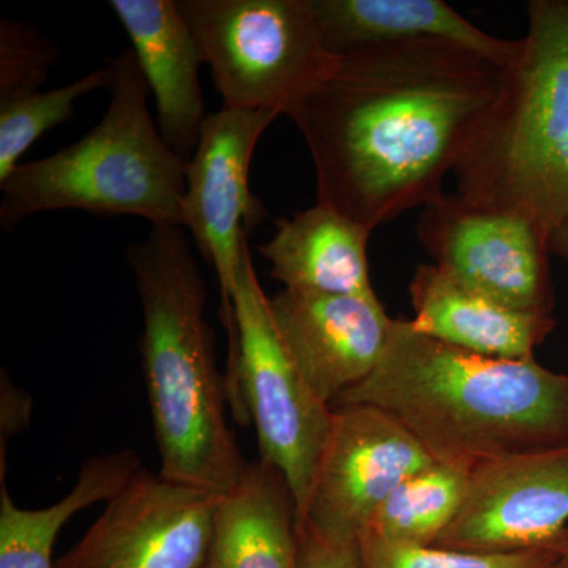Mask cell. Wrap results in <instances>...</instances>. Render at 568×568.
<instances>
[{
    "label": "cell",
    "mask_w": 568,
    "mask_h": 568,
    "mask_svg": "<svg viewBox=\"0 0 568 568\" xmlns=\"http://www.w3.org/2000/svg\"><path fill=\"white\" fill-rule=\"evenodd\" d=\"M517 61L455 164L467 204L530 220L545 241L568 209V0H532Z\"/></svg>",
    "instance_id": "4"
},
{
    "label": "cell",
    "mask_w": 568,
    "mask_h": 568,
    "mask_svg": "<svg viewBox=\"0 0 568 568\" xmlns=\"http://www.w3.org/2000/svg\"><path fill=\"white\" fill-rule=\"evenodd\" d=\"M111 93L102 121L74 144L18 164L0 182L3 233L41 212L133 215L183 227L189 162L164 141L149 111L148 81L130 50L106 59Z\"/></svg>",
    "instance_id": "5"
},
{
    "label": "cell",
    "mask_w": 568,
    "mask_h": 568,
    "mask_svg": "<svg viewBox=\"0 0 568 568\" xmlns=\"http://www.w3.org/2000/svg\"><path fill=\"white\" fill-rule=\"evenodd\" d=\"M268 304L287 354L328 406L372 375L386 353L394 320L379 298L284 287Z\"/></svg>",
    "instance_id": "13"
},
{
    "label": "cell",
    "mask_w": 568,
    "mask_h": 568,
    "mask_svg": "<svg viewBox=\"0 0 568 568\" xmlns=\"http://www.w3.org/2000/svg\"><path fill=\"white\" fill-rule=\"evenodd\" d=\"M418 334L487 357H534V351L556 327L548 313L511 308L470 290L435 264H420L409 284Z\"/></svg>",
    "instance_id": "16"
},
{
    "label": "cell",
    "mask_w": 568,
    "mask_h": 568,
    "mask_svg": "<svg viewBox=\"0 0 568 568\" xmlns=\"http://www.w3.org/2000/svg\"><path fill=\"white\" fill-rule=\"evenodd\" d=\"M373 231L331 205L317 203L275 220L271 241L257 246L271 276L287 290L377 298L369 280Z\"/></svg>",
    "instance_id": "17"
},
{
    "label": "cell",
    "mask_w": 568,
    "mask_h": 568,
    "mask_svg": "<svg viewBox=\"0 0 568 568\" xmlns=\"http://www.w3.org/2000/svg\"><path fill=\"white\" fill-rule=\"evenodd\" d=\"M250 254L248 241L233 291L237 349L227 361L226 392L237 416L253 422L260 462L286 478L304 514L334 409L317 398L287 354Z\"/></svg>",
    "instance_id": "7"
},
{
    "label": "cell",
    "mask_w": 568,
    "mask_h": 568,
    "mask_svg": "<svg viewBox=\"0 0 568 568\" xmlns=\"http://www.w3.org/2000/svg\"><path fill=\"white\" fill-rule=\"evenodd\" d=\"M549 568H568V551L566 555H560Z\"/></svg>",
    "instance_id": "26"
},
{
    "label": "cell",
    "mask_w": 568,
    "mask_h": 568,
    "mask_svg": "<svg viewBox=\"0 0 568 568\" xmlns=\"http://www.w3.org/2000/svg\"><path fill=\"white\" fill-rule=\"evenodd\" d=\"M504 78L503 67L444 41L338 58L286 111L312 155L317 203L375 231L443 196Z\"/></svg>",
    "instance_id": "1"
},
{
    "label": "cell",
    "mask_w": 568,
    "mask_h": 568,
    "mask_svg": "<svg viewBox=\"0 0 568 568\" xmlns=\"http://www.w3.org/2000/svg\"><path fill=\"white\" fill-rule=\"evenodd\" d=\"M433 547L480 555H566L568 446L474 466L465 503Z\"/></svg>",
    "instance_id": "11"
},
{
    "label": "cell",
    "mask_w": 568,
    "mask_h": 568,
    "mask_svg": "<svg viewBox=\"0 0 568 568\" xmlns=\"http://www.w3.org/2000/svg\"><path fill=\"white\" fill-rule=\"evenodd\" d=\"M110 7L155 99L160 133L189 162L209 114L200 81L203 54L178 0H111Z\"/></svg>",
    "instance_id": "14"
},
{
    "label": "cell",
    "mask_w": 568,
    "mask_h": 568,
    "mask_svg": "<svg viewBox=\"0 0 568 568\" xmlns=\"http://www.w3.org/2000/svg\"><path fill=\"white\" fill-rule=\"evenodd\" d=\"M110 81V67L104 65L63 88L0 100V182L21 164V156L37 140L74 118L77 100L108 89Z\"/></svg>",
    "instance_id": "21"
},
{
    "label": "cell",
    "mask_w": 568,
    "mask_h": 568,
    "mask_svg": "<svg viewBox=\"0 0 568 568\" xmlns=\"http://www.w3.org/2000/svg\"><path fill=\"white\" fill-rule=\"evenodd\" d=\"M205 568H301L297 506L274 466L248 463L222 496Z\"/></svg>",
    "instance_id": "18"
},
{
    "label": "cell",
    "mask_w": 568,
    "mask_h": 568,
    "mask_svg": "<svg viewBox=\"0 0 568 568\" xmlns=\"http://www.w3.org/2000/svg\"><path fill=\"white\" fill-rule=\"evenodd\" d=\"M142 308L141 353L164 478L226 495L248 463L226 417V379L205 320L207 287L181 226L126 246Z\"/></svg>",
    "instance_id": "3"
},
{
    "label": "cell",
    "mask_w": 568,
    "mask_h": 568,
    "mask_svg": "<svg viewBox=\"0 0 568 568\" xmlns=\"http://www.w3.org/2000/svg\"><path fill=\"white\" fill-rule=\"evenodd\" d=\"M470 470L436 459L395 488L362 536L433 547L465 503Z\"/></svg>",
    "instance_id": "20"
},
{
    "label": "cell",
    "mask_w": 568,
    "mask_h": 568,
    "mask_svg": "<svg viewBox=\"0 0 568 568\" xmlns=\"http://www.w3.org/2000/svg\"><path fill=\"white\" fill-rule=\"evenodd\" d=\"M548 252L559 254L568 263V209L549 237Z\"/></svg>",
    "instance_id": "25"
},
{
    "label": "cell",
    "mask_w": 568,
    "mask_h": 568,
    "mask_svg": "<svg viewBox=\"0 0 568 568\" xmlns=\"http://www.w3.org/2000/svg\"><path fill=\"white\" fill-rule=\"evenodd\" d=\"M58 61V44L44 33L26 22L0 20V100L40 92Z\"/></svg>",
    "instance_id": "23"
},
{
    "label": "cell",
    "mask_w": 568,
    "mask_h": 568,
    "mask_svg": "<svg viewBox=\"0 0 568 568\" xmlns=\"http://www.w3.org/2000/svg\"><path fill=\"white\" fill-rule=\"evenodd\" d=\"M379 407L437 462L473 469L525 452L568 446V375L536 357H487L392 325L379 365L332 407Z\"/></svg>",
    "instance_id": "2"
},
{
    "label": "cell",
    "mask_w": 568,
    "mask_h": 568,
    "mask_svg": "<svg viewBox=\"0 0 568 568\" xmlns=\"http://www.w3.org/2000/svg\"><path fill=\"white\" fill-rule=\"evenodd\" d=\"M301 568H358V547L332 544L298 526Z\"/></svg>",
    "instance_id": "24"
},
{
    "label": "cell",
    "mask_w": 568,
    "mask_h": 568,
    "mask_svg": "<svg viewBox=\"0 0 568 568\" xmlns=\"http://www.w3.org/2000/svg\"><path fill=\"white\" fill-rule=\"evenodd\" d=\"M559 556L555 551L480 555L395 544L372 536L358 540V568H549Z\"/></svg>",
    "instance_id": "22"
},
{
    "label": "cell",
    "mask_w": 568,
    "mask_h": 568,
    "mask_svg": "<svg viewBox=\"0 0 568 568\" xmlns=\"http://www.w3.org/2000/svg\"><path fill=\"white\" fill-rule=\"evenodd\" d=\"M325 50L335 58L407 41H444L508 69L519 40L497 39L443 0H313Z\"/></svg>",
    "instance_id": "15"
},
{
    "label": "cell",
    "mask_w": 568,
    "mask_h": 568,
    "mask_svg": "<svg viewBox=\"0 0 568 568\" xmlns=\"http://www.w3.org/2000/svg\"><path fill=\"white\" fill-rule=\"evenodd\" d=\"M140 470L134 450L106 452L85 462L73 489L44 508L18 507L0 478V568H55L52 548L78 511L110 500Z\"/></svg>",
    "instance_id": "19"
},
{
    "label": "cell",
    "mask_w": 568,
    "mask_h": 568,
    "mask_svg": "<svg viewBox=\"0 0 568 568\" xmlns=\"http://www.w3.org/2000/svg\"><path fill=\"white\" fill-rule=\"evenodd\" d=\"M282 115L275 110H222L209 114L186 166L183 227L201 256L213 265L222 293L220 317L230 354L237 347L233 308L235 275L248 235L267 219L250 190V164L265 130Z\"/></svg>",
    "instance_id": "8"
},
{
    "label": "cell",
    "mask_w": 568,
    "mask_h": 568,
    "mask_svg": "<svg viewBox=\"0 0 568 568\" xmlns=\"http://www.w3.org/2000/svg\"><path fill=\"white\" fill-rule=\"evenodd\" d=\"M298 526L332 544L358 547L377 508L407 477L436 462L416 436L379 407H332Z\"/></svg>",
    "instance_id": "9"
},
{
    "label": "cell",
    "mask_w": 568,
    "mask_h": 568,
    "mask_svg": "<svg viewBox=\"0 0 568 568\" xmlns=\"http://www.w3.org/2000/svg\"><path fill=\"white\" fill-rule=\"evenodd\" d=\"M222 496L140 469L55 568H205Z\"/></svg>",
    "instance_id": "12"
},
{
    "label": "cell",
    "mask_w": 568,
    "mask_h": 568,
    "mask_svg": "<svg viewBox=\"0 0 568 568\" xmlns=\"http://www.w3.org/2000/svg\"><path fill=\"white\" fill-rule=\"evenodd\" d=\"M417 237L436 267L470 290L511 308L552 315L548 244L525 216L444 193L422 207Z\"/></svg>",
    "instance_id": "10"
},
{
    "label": "cell",
    "mask_w": 568,
    "mask_h": 568,
    "mask_svg": "<svg viewBox=\"0 0 568 568\" xmlns=\"http://www.w3.org/2000/svg\"><path fill=\"white\" fill-rule=\"evenodd\" d=\"M227 110L286 111L338 58L313 0H178Z\"/></svg>",
    "instance_id": "6"
}]
</instances>
